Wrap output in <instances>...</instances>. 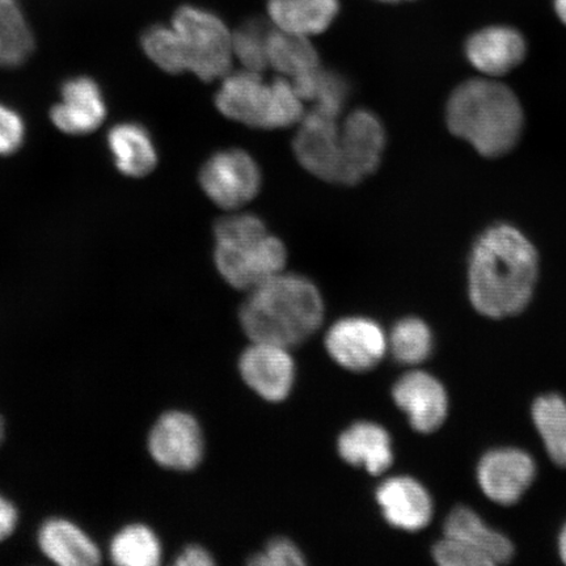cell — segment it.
<instances>
[{
	"instance_id": "cell-29",
	"label": "cell",
	"mask_w": 566,
	"mask_h": 566,
	"mask_svg": "<svg viewBox=\"0 0 566 566\" xmlns=\"http://www.w3.org/2000/svg\"><path fill=\"white\" fill-rule=\"evenodd\" d=\"M271 30L263 21L251 20L232 32L233 56L243 63L245 70L261 74L269 66L268 35Z\"/></svg>"
},
{
	"instance_id": "cell-14",
	"label": "cell",
	"mask_w": 566,
	"mask_h": 566,
	"mask_svg": "<svg viewBox=\"0 0 566 566\" xmlns=\"http://www.w3.org/2000/svg\"><path fill=\"white\" fill-rule=\"evenodd\" d=\"M392 398L419 433L440 429L448 417L449 398L441 381L424 371H410L396 381Z\"/></svg>"
},
{
	"instance_id": "cell-39",
	"label": "cell",
	"mask_w": 566,
	"mask_h": 566,
	"mask_svg": "<svg viewBox=\"0 0 566 566\" xmlns=\"http://www.w3.org/2000/svg\"><path fill=\"white\" fill-rule=\"evenodd\" d=\"M6 433V422L2 416H0V443H2Z\"/></svg>"
},
{
	"instance_id": "cell-8",
	"label": "cell",
	"mask_w": 566,
	"mask_h": 566,
	"mask_svg": "<svg viewBox=\"0 0 566 566\" xmlns=\"http://www.w3.org/2000/svg\"><path fill=\"white\" fill-rule=\"evenodd\" d=\"M148 451L159 465L174 471L195 470L203 455V436L192 415L169 410L148 434Z\"/></svg>"
},
{
	"instance_id": "cell-37",
	"label": "cell",
	"mask_w": 566,
	"mask_h": 566,
	"mask_svg": "<svg viewBox=\"0 0 566 566\" xmlns=\"http://www.w3.org/2000/svg\"><path fill=\"white\" fill-rule=\"evenodd\" d=\"M554 6L557 18L566 25V0H554Z\"/></svg>"
},
{
	"instance_id": "cell-10",
	"label": "cell",
	"mask_w": 566,
	"mask_h": 566,
	"mask_svg": "<svg viewBox=\"0 0 566 566\" xmlns=\"http://www.w3.org/2000/svg\"><path fill=\"white\" fill-rule=\"evenodd\" d=\"M325 348L346 370L364 373L385 358L388 338L378 323L367 317H345L328 331Z\"/></svg>"
},
{
	"instance_id": "cell-28",
	"label": "cell",
	"mask_w": 566,
	"mask_h": 566,
	"mask_svg": "<svg viewBox=\"0 0 566 566\" xmlns=\"http://www.w3.org/2000/svg\"><path fill=\"white\" fill-rule=\"evenodd\" d=\"M140 44L148 59L166 73L182 74L188 71L186 52L172 25L148 28L142 34Z\"/></svg>"
},
{
	"instance_id": "cell-33",
	"label": "cell",
	"mask_w": 566,
	"mask_h": 566,
	"mask_svg": "<svg viewBox=\"0 0 566 566\" xmlns=\"http://www.w3.org/2000/svg\"><path fill=\"white\" fill-rule=\"evenodd\" d=\"M304 557L298 547L293 542L279 537L268 544V547L251 557V565L259 566H300L303 565Z\"/></svg>"
},
{
	"instance_id": "cell-2",
	"label": "cell",
	"mask_w": 566,
	"mask_h": 566,
	"mask_svg": "<svg viewBox=\"0 0 566 566\" xmlns=\"http://www.w3.org/2000/svg\"><path fill=\"white\" fill-rule=\"evenodd\" d=\"M324 302L314 282L280 273L251 290L240 310V323L252 343L292 348L321 328Z\"/></svg>"
},
{
	"instance_id": "cell-4",
	"label": "cell",
	"mask_w": 566,
	"mask_h": 566,
	"mask_svg": "<svg viewBox=\"0 0 566 566\" xmlns=\"http://www.w3.org/2000/svg\"><path fill=\"white\" fill-rule=\"evenodd\" d=\"M216 105L233 122L260 129H282L303 118V101L292 82L280 77L266 84L248 70L226 75Z\"/></svg>"
},
{
	"instance_id": "cell-17",
	"label": "cell",
	"mask_w": 566,
	"mask_h": 566,
	"mask_svg": "<svg viewBox=\"0 0 566 566\" xmlns=\"http://www.w3.org/2000/svg\"><path fill=\"white\" fill-rule=\"evenodd\" d=\"M377 501L389 525L405 531H420L433 516V501L419 481L396 476L378 488Z\"/></svg>"
},
{
	"instance_id": "cell-24",
	"label": "cell",
	"mask_w": 566,
	"mask_h": 566,
	"mask_svg": "<svg viewBox=\"0 0 566 566\" xmlns=\"http://www.w3.org/2000/svg\"><path fill=\"white\" fill-rule=\"evenodd\" d=\"M33 49V33L18 0H0V67L23 65Z\"/></svg>"
},
{
	"instance_id": "cell-38",
	"label": "cell",
	"mask_w": 566,
	"mask_h": 566,
	"mask_svg": "<svg viewBox=\"0 0 566 566\" xmlns=\"http://www.w3.org/2000/svg\"><path fill=\"white\" fill-rule=\"evenodd\" d=\"M558 552H560L562 560L566 564V523L558 537Z\"/></svg>"
},
{
	"instance_id": "cell-20",
	"label": "cell",
	"mask_w": 566,
	"mask_h": 566,
	"mask_svg": "<svg viewBox=\"0 0 566 566\" xmlns=\"http://www.w3.org/2000/svg\"><path fill=\"white\" fill-rule=\"evenodd\" d=\"M266 10L274 30L311 38L334 24L339 0H268Z\"/></svg>"
},
{
	"instance_id": "cell-35",
	"label": "cell",
	"mask_w": 566,
	"mask_h": 566,
	"mask_svg": "<svg viewBox=\"0 0 566 566\" xmlns=\"http://www.w3.org/2000/svg\"><path fill=\"white\" fill-rule=\"evenodd\" d=\"M19 512L13 502L0 494V542L9 539L15 533Z\"/></svg>"
},
{
	"instance_id": "cell-6",
	"label": "cell",
	"mask_w": 566,
	"mask_h": 566,
	"mask_svg": "<svg viewBox=\"0 0 566 566\" xmlns=\"http://www.w3.org/2000/svg\"><path fill=\"white\" fill-rule=\"evenodd\" d=\"M286 248L272 235L242 242H217L214 261L219 274L232 287L253 290L282 273Z\"/></svg>"
},
{
	"instance_id": "cell-31",
	"label": "cell",
	"mask_w": 566,
	"mask_h": 566,
	"mask_svg": "<svg viewBox=\"0 0 566 566\" xmlns=\"http://www.w3.org/2000/svg\"><path fill=\"white\" fill-rule=\"evenodd\" d=\"M217 242H242L266 235L263 219L252 214H238L221 219L216 226Z\"/></svg>"
},
{
	"instance_id": "cell-5",
	"label": "cell",
	"mask_w": 566,
	"mask_h": 566,
	"mask_svg": "<svg viewBox=\"0 0 566 566\" xmlns=\"http://www.w3.org/2000/svg\"><path fill=\"white\" fill-rule=\"evenodd\" d=\"M171 25L181 40L190 73L203 82L230 73L232 32L221 18L201 7L187 4L175 12Z\"/></svg>"
},
{
	"instance_id": "cell-30",
	"label": "cell",
	"mask_w": 566,
	"mask_h": 566,
	"mask_svg": "<svg viewBox=\"0 0 566 566\" xmlns=\"http://www.w3.org/2000/svg\"><path fill=\"white\" fill-rule=\"evenodd\" d=\"M346 97H348V84L344 77L321 69L313 98L316 109L337 118L344 108Z\"/></svg>"
},
{
	"instance_id": "cell-25",
	"label": "cell",
	"mask_w": 566,
	"mask_h": 566,
	"mask_svg": "<svg viewBox=\"0 0 566 566\" xmlns=\"http://www.w3.org/2000/svg\"><path fill=\"white\" fill-rule=\"evenodd\" d=\"M109 556L116 565L155 566L160 563L161 544L150 527L133 523L112 537Z\"/></svg>"
},
{
	"instance_id": "cell-9",
	"label": "cell",
	"mask_w": 566,
	"mask_h": 566,
	"mask_svg": "<svg viewBox=\"0 0 566 566\" xmlns=\"http://www.w3.org/2000/svg\"><path fill=\"white\" fill-rule=\"evenodd\" d=\"M294 153L303 168L318 179L344 184V160L337 118L314 109L294 139Z\"/></svg>"
},
{
	"instance_id": "cell-27",
	"label": "cell",
	"mask_w": 566,
	"mask_h": 566,
	"mask_svg": "<svg viewBox=\"0 0 566 566\" xmlns=\"http://www.w3.org/2000/svg\"><path fill=\"white\" fill-rule=\"evenodd\" d=\"M388 348L398 363L419 365L433 350V335L421 318L406 317L395 325L388 337Z\"/></svg>"
},
{
	"instance_id": "cell-36",
	"label": "cell",
	"mask_w": 566,
	"mask_h": 566,
	"mask_svg": "<svg viewBox=\"0 0 566 566\" xmlns=\"http://www.w3.org/2000/svg\"><path fill=\"white\" fill-rule=\"evenodd\" d=\"M177 566H209L214 564L209 552L201 546H188L176 557Z\"/></svg>"
},
{
	"instance_id": "cell-15",
	"label": "cell",
	"mask_w": 566,
	"mask_h": 566,
	"mask_svg": "<svg viewBox=\"0 0 566 566\" xmlns=\"http://www.w3.org/2000/svg\"><path fill=\"white\" fill-rule=\"evenodd\" d=\"M52 123L69 136H86L103 125L106 104L98 84L88 76H76L63 84L61 102L51 112Z\"/></svg>"
},
{
	"instance_id": "cell-7",
	"label": "cell",
	"mask_w": 566,
	"mask_h": 566,
	"mask_svg": "<svg viewBox=\"0 0 566 566\" xmlns=\"http://www.w3.org/2000/svg\"><path fill=\"white\" fill-rule=\"evenodd\" d=\"M263 182L260 167L250 154L230 148L205 163L200 172L203 192L223 209H238L258 196Z\"/></svg>"
},
{
	"instance_id": "cell-34",
	"label": "cell",
	"mask_w": 566,
	"mask_h": 566,
	"mask_svg": "<svg viewBox=\"0 0 566 566\" xmlns=\"http://www.w3.org/2000/svg\"><path fill=\"white\" fill-rule=\"evenodd\" d=\"M25 138V124L18 112L0 104V155L17 153Z\"/></svg>"
},
{
	"instance_id": "cell-11",
	"label": "cell",
	"mask_w": 566,
	"mask_h": 566,
	"mask_svg": "<svg viewBox=\"0 0 566 566\" xmlns=\"http://www.w3.org/2000/svg\"><path fill=\"white\" fill-rule=\"evenodd\" d=\"M536 476V464L526 451L504 448L488 451L478 465V481L488 499L514 505Z\"/></svg>"
},
{
	"instance_id": "cell-23",
	"label": "cell",
	"mask_w": 566,
	"mask_h": 566,
	"mask_svg": "<svg viewBox=\"0 0 566 566\" xmlns=\"http://www.w3.org/2000/svg\"><path fill=\"white\" fill-rule=\"evenodd\" d=\"M268 62L269 66L292 80L321 67L316 49L311 44L310 38L274 28L268 35Z\"/></svg>"
},
{
	"instance_id": "cell-21",
	"label": "cell",
	"mask_w": 566,
	"mask_h": 566,
	"mask_svg": "<svg viewBox=\"0 0 566 566\" xmlns=\"http://www.w3.org/2000/svg\"><path fill=\"white\" fill-rule=\"evenodd\" d=\"M444 536L462 542L490 558L493 565L506 564L514 556L511 539L486 526L480 516L470 507L457 506L444 522Z\"/></svg>"
},
{
	"instance_id": "cell-3",
	"label": "cell",
	"mask_w": 566,
	"mask_h": 566,
	"mask_svg": "<svg viewBox=\"0 0 566 566\" xmlns=\"http://www.w3.org/2000/svg\"><path fill=\"white\" fill-rule=\"evenodd\" d=\"M446 122L455 137L469 142L486 158L513 150L522 136L525 116L514 92L491 80H472L452 92Z\"/></svg>"
},
{
	"instance_id": "cell-18",
	"label": "cell",
	"mask_w": 566,
	"mask_h": 566,
	"mask_svg": "<svg viewBox=\"0 0 566 566\" xmlns=\"http://www.w3.org/2000/svg\"><path fill=\"white\" fill-rule=\"evenodd\" d=\"M38 543L42 554L56 565L95 566L103 560L102 549L86 531L65 518L42 523Z\"/></svg>"
},
{
	"instance_id": "cell-22",
	"label": "cell",
	"mask_w": 566,
	"mask_h": 566,
	"mask_svg": "<svg viewBox=\"0 0 566 566\" xmlns=\"http://www.w3.org/2000/svg\"><path fill=\"white\" fill-rule=\"evenodd\" d=\"M109 150L119 172L129 177H145L158 165V151L144 126L118 124L108 134Z\"/></svg>"
},
{
	"instance_id": "cell-12",
	"label": "cell",
	"mask_w": 566,
	"mask_h": 566,
	"mask_svg": "<svg viewBox=\"0 0 566 566\" xmlns=\"http://www.w3.org/2000/svg\"><path fill=\"white\" fill-rule=\"evenodd\" d=\"M344 184L353 186L377 171L386 148V132L378 116L366 109L353 112L339 127Z\"/></svg>"
},
{
	"instance_id": "cell-40",
	"label": "cell",
	"mask_w": 566,
	"mask_h": 566,
	"mask_svg": "<svg viewBox=\"0 0 566 566\" xmlns=\"http://www.w3.org/2000/svg\"><path fill=\"white\" fill-rule=\"evenodd\" d=\"M377 2L387 4H399L405 2H413V0H377Z\"/></svg>"
},
{
	"instance_id": "cell-13",
	"label": "cell",
	"mask_w": 566,
	"mask_h": 566,
	"mask_svg": "<svg viewBox=\"0 0 566 566\" xmlns=\"http://www.w3.org/2000/svg\"><path fill=\"white\" fill-rule=\"evenodd\" d=\"M239 370L247 386L268 401H283L292 392L295 364L287 348L252 343L240 357Z\"/></svg>"
},
{
	"instance_id": "cell-16",
	"label": "cell",
	"mask_w": 566,
	"mask_h": 566,
	"mask_svg": "<svg viewBox=\"0 0 566 566\" xmlns=\"http://www.w3.org/2000/svg\"><path fill=\"white\" fill-rule=\"evenodd\" d=\"M526 53L525 38L506 25L486 27L473 33L465 44L467 60L488 76L511 73L526 59Z\"/></svg>"
},
{
	"instance_id": "cell-26",
	"label": "cell",
	"mask_w": 566,
	"mask_h": 566,
	"mask_svg": "<svg viewBox=\"0 0 566 566\" xmlns=\"http://www.w3.org/2000/svg\"><path fill=\"white\" fill-rule=\"evenodd\" d=\"M533 420L552 462L566 469V401L557 394L534 401Z\"/></svg>"
},
{
	"instance_id": "cell-1",
	"label": "cell",
	"mask_w": 566,
	"mask_h": 566,
	"mask_svg": "<svg viewBox=\"0 0 566 566\" xmlns=\"http://www.w3.org/2000/svg\"><path fill=\"white\" fill-rule=\"evenodd\" d=\"M539 275V256L526 235L514 226L486 229L472 247L469 295L479 314L504 318L528 306Z\"/></svg>"
},
{
	"instance_id": "cell-32",
	"label": "cell",
	"mask_w": 566,
	"mask_h": 566,
	"mask_svg": "<svg viewBox=\"0 0 566 566\" xmlns=\"http://www.w3.org/2000/svg\"><path fill=\"white\" fill-rule=\"evenodd\" d=\"M433 557L442 566H491L490 558L467 544L444 536L433 547Z\"/></svg>"
},
{
	"instance_id": "cell-19",
	"label": "cell",
	"mask_w": 566,
	"mask_h": 566,
	"mask_svg": "<svg viewBox=\"0 0 566 566\" xmlns=\"http://www.w3.org/2000/svg\"><path fill=\"white\" fill-rule=\"evenodd\" d=\"M337 449L346 463L364 467L371 475H380L394 463L391 437L375 422L353 423L339 436Z\"/></svg>"
}]
</instances>
